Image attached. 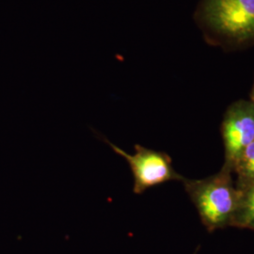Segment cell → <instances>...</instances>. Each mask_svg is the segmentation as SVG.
I'll return each mask as SVG.
<instances>
[{"label":"cell","instance_id":"1","mask_svg":"<svg viewBox=\"0 0 254 254\" xmlns=\"http://www.w3.org/2000/svg\"><path fill=\"white\" fill-rule=\"evenodd\" d=\"M196 20L218 45L241 47L254 44V0H201Z\"/></svg>","mask_w":254,"mask_h":254},{"label":"cell","instance_id":"2","mask_svg":"<svg viewBox=\"0 0 254 254\" xmlns=\"http://www.w3.org/2000/svg\"><path fill=\"white\" fill-rule=\"evenodd\" d=\"M183 184L208 230L232 225L240 198V190L236 188L233 173L221 169L203 179L186 178Z\"/></svg>","mask_w":254,"mask_h":254},{"label":"cell","instance_id":"3","mask_svg":"<svg viewBox=\"0 0 254 254\" xmlns=\"http://www.w3.org/2000/svg\"><path fill=\"white\" fill-rule=\"evenodd\" d=\"M103 140L110 146L116 154L123 156L131 170L134 178L133 192L141 195L147 190L171 181L184 182L186 177L177 173L173 166L172 157L165 152L155 151L143 146L135 145V154H127L123 149L113 144L107 138Z\"/></svg>","mask_w":254,"mask_h":254},{"label":"cell","instance_id":"4","mask_svg":"<svg viewBox=\"0 0 254 254\" xmlns=\"http://www.w3.org/2000/svg\"><path fill=\"white\" fill-rule=\"evenodd\" d=\"M221 135L225 151L221 169L234 174L240 155L254 140V102L238 100L228 107L221 124Z\"/></svg>","mask_w":254,"mask_h":254},{"label":"cell","instance_id":"5","mask_svg":"<svg viewBox=\"0 0 254 254\" xmlns=\"http://www.w3.org/2000/svg\"><path fill=\"white\" fill-rule=\"evenodd\" d=\"M239 190L240 198L231 226L254 230V185Z\"/></svg>","mask_w":254,"mask_h":254},{"label":"cell","instance_id":"6","mask_svg":"<svg viewBox=\"0 0 254 254\" xmlns=\"http://www.w3.org/2000/svg\"><path fill=\"white\" fill-rule=\"evenodd\" d=\"M234 174L236 175V186L238 190L254 185V140L240 155Z\"/></svg>","mask_w":254,"mask_h":254},{"label":"cell","instance_id":"7","mask_svg":"<svg viewBox=\"0 0 254 254\" xmlns=\"http://www.w3.org/2000/svg\"><path fill=\"white\" fill-rule=\"evenodd\" d=\"M251 100L254 102V86H253V89H252V92H251Z\"/></svg>","mask_w":254,"mask_h":254}]
</instances>
